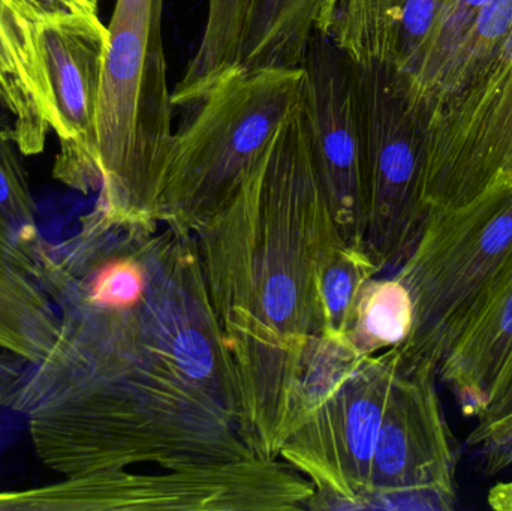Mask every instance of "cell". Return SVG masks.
Instances as JSON below:
<instances>
[{"label": "cell", "instance_id": "1", "mask_svg": "<svg viewBox=\"0 0 512 511\" xmlns=\"http://www.w3.org/2000/svg\"><path fill=\"white\" fill-rule=\"evenodd\" d=\"M59 314L50 353L29 366L11 411L59 476L212 464L239 450L233 362L194 239L180 234L143 300L110 303L39 282Z\"/></svg>", "mask_w": 512, "mask_h": 511}, {"label": "cell", "instance_id": "2", "mask_svg": "<svg viewBox=\"0 0 512 511\" xmlns=\"http://www.w3.org/2000/svg\"><path fill=\"white\" fill-rule=\"evenodd\" d=\"M194 236L249 443L261 458L277 459L298 426L304 372L327 338L319 270L345 242L328 207L301 104L224 209Z\"/></svg>", "mask_w": 512, "mask_h": 511}, {"label": "cell", "instance_id": "3", "mask_svg": "<svg viewBox=\"0 0 512 511\" xmlns=\"http://www.w3.org/2000/svg\"><path fill=\"white\" fill-rule=\"evenodd\" d=\"M102 0H0V105L21 155L59 140L53 179L98 194V111L110 33Z\"/></svg>", "mask_w": 512, "mask_h": 511}, {"label": "cell", "instance_id": "4", "mask_svg": "<svg viewBox=\"0 0 512 511\" xmlns=\"http://www.w3.org/2000/svg\"><path fill=\"white\" fill-rule=\"evenodd\" d=\"M315 32L345 54L366 150L364 251L379 273L396 272L426 225L427 126L412 107L387 0H325Z\"/></svg>", "mask_w": 512, "mask_h": 511}, {"label": "cell", "instance_id": "5", "mask_svg": "<svg viewBox=\"0 0 512 511\" xmlns=\"http://www.w3.org/2000/svg\"><path fill=\"white\" fill-rule=\"evenodd\" d=\"M162 11L164 0H116L108 23L95 209L114 221H155L174 135Z\"/></svg>", "mask_w": 512, "mask_h": 511}, {"label": "cell", "instance_id": "6", "mask_svg": "<svg viewBox=\"0 0 512 511\" xmlns=\"http://www.w3.org/2000/svg\"><path fill=\"white\" fill-rule=\"evenodd\" d=\"M303 68L239 69L174 132L155 219L194 236L239 189L277 129L300 107Z\"/></svg>", "mask_w": 512, "mask_h": 511}, {"label": "cell", "instance_id": "7", "mask_svg": "<svg viewBox=\"0 0 512 511\" xmlns=\"http://www.w3.org/2000/svg\"><path fill=\"white\" fill-rule=\"evenodd\" d=\"M512 270V189L430 213L420 240L394 275L408 287L414 326L396 348L400 366L438 372L469 321Z\"/></svg>", "mask_w": 512, "mask_h": 511}, {"label": "cell", "instance_id": "8", "mask_svg": "<svg viewBox=\"0 0 512 511\" xmlns=\"http://www.w3.org/2000/svg\"><path fill=\"white\" fill-rule=\"evenodd\" d=\"M399 366L396 348L366 357L282 444L280 458L315 488L307 509H363Z\"/></svg>", "mask_w": 512, "mask_h": 511}, {"label": "cell", "instance_id": "9", "mask_svg": "<svg viewBox=\"0 0 512 511\" xmlns=\"http://www.w3.org/2000/svg\"><path fill=\"white\" fill-rule=\"evenodd\" d=\"M511 144L512 50L430 119L423 171L429 215L498 194Z\"/></svg>", "mask_w": 512, "mask_h": 511}, {"label": "cell", "instance_id": "10", "mask_svg": "<svg viewBox=\"0 0 512 511\" xmlns=\"http://www.w3.org/2000/svg\"><path fill=\"white\" fill-rule=\"evenodd\" d=\"M430 366H399L363 509H456L457 453Z\"/></svg>", "mask_w": 512, "mask_h": 511}, {"label": "cell", "instance_id": "11", "mask_svg": "<svg viewBox=\"0 0 512 511\" xmlns=\"http://www.w3.org/2000/svg\"><path fill=\"white\" fill-rule=\"evenodd\" d=\"M301 68V107L331 216L343 240L364 249L366 150L348 60L331 39L315 32Z\"/></svg>", "mask_w": 512, "mask_h": 511}, {"label": "cell", "instance_id": "12", "mask_svg": "<svg viewBox=\"0 0 512 511\" xmlns=\"http://www.w3.org/2000/svg\"><path fill=\"white\" fill-rule=\"evenodd\" d=\"M512 363V270L460 333L438 368L466 417H477Z\"/></svg>", "mask_w": 512, "mask_h": 511}, {"label": "cell", "instance_id": "13", "mask_svg": "<svg viewBox=\"0 0 512 511\" xmlns=\"http://www.w3.org/2000/svg\"><path fill=\"white\" fill-rule=\"evenodd\" d=\"M256 0H209L206 26L171 92L174 107H194L219 81L242 69L243 48Z\"/></svg>", "mask_w": 512, "mask_h": 511}, {"label": "cell", "instance_id": "14", "mask_svg": "<svg viewBox=\"0 0 512 511\" xmlns=\"http://www.w3.org/2000/svg\"><path fill=\"white\" fill-rule=\"evenodd\" d=\"M59 333V314L41 285L0 258V351L38 365Z\"/></svg>", "mask_w": 512, "mask_h": 511}, {"label": "cell", "instance_id": "15", "mask_svg": "<svg viewBox=\"0 0 512 511\" xmlns=\"http://www.w3.org/2000/svg\"><path fill=\"white\" fill-rule=\"evenodd\" d=\"M325 0H256L242 69L301 68Z\"/></svg>", "mask_w": 512, "mask_h": 511}, {"label": "cell", "instance_id": "16", "mask_svg": "<svg viewBox=\"0 0 512 511\" xmlns=\"http://www.w3.org/2000/svg\"><path fill=\"white\" fill-rule=\"evenodd\" d=\"M20 155L11 132L0 125V258L35 279L48 240L39 230L38 209Z\"/></svg>", "mask_w": 512, "mask_h": 511}, {"label": "cell", "instance_id": "17", "mask_svg": "<svg viewBox=\"0 0 512 511\" xmlns=\"http://www.w3.org/2000/svg\"><path fill=\"white\" fill-rule=\"evenodd\" d=\"M414 326V303L396 275L370 279L361 293L349 330V342L363 356L399 348Z\"/></svg>", "mask_w": 512, "mask_h": 511}, {"label": "cell", "instance_id": "18", "mask_svg": "<svg viewBox=\"0 0 512 511\" xmlns=\"http://www.w3.org/2000/svg\"><path fill=\"white\" fill-rule=\"evenodd\" d=\"M487 2L489 0H444L442 3L423 56L406 80L412 107L424 120H429L448 65L459 50L478 11Z\"/></svg>", "mask_w": 512, "mask_h": 511}, {"label": "cell", "instance_id": "19", "mask_svg": "<svg viewBox=\"0 0 512 511\" xmlns=\"http://www.w3.org/2000/svg\"><path fill=\"white\" fill-rule=\"evenodd\" d=\"M378 267L364 249L339 243L325 258L318 275V299L325 335L349 342V330L361 293Z\"/></svg>", "mask_w": 512, "mask_h": 511}, {"label": "cell", "instance_id": "20", "mask_svg": "<svg viewBox=\"0 0 512 511\" xmlns=\"http://www.w3.org/2000/svg\"><path fill=\"white\" fill-rule=\"evenodd\" d=\"M477 419L468 446L486 453L492 471L502 470L512 461V363Z\"/></svg>", "mask_w": 512, "mask_h": 511}, {"label": "cell", "instance_id": "21", "mask_svg": "<svg viewBox=\"0 0 512 511\" xmlns=\"http://www.w3.org/2000/svg\"><path fill=\"white\" fill-rule=\"evenodd\" d=\"M396 29L397 54L403 77L417 68L444 0H387Z\"/></svg>", "mask_w": 512, "mask_h": 511}, {"label": "cell", "instance_id": "22", "mask_svg": "<svg viewBox=\"0 0 512 511\" xmlns=\"http://www.w3.org/2000/svg\"><path fill=\"white\" fill-rule=\"evenodd\" d=\"M29 366L24 360L0 351V414L11 410Z\"/></svg>", "mask_w": 512, "mask_h": 511}, {"label": "cell", "instance_id": "23", "mask_svg": "<svg viewBox=\"0 0 512 511\" xmlns=\"http://www.w3.org/2000/svg\"><path fill=\"white\" fill-rule=\"evenodd\" d=\"M489 506L496 511H512V479L498 483L487 495Z\"/></svg>", "mask_w": 512, "mask_h": 511}, {"label": "cell", "instance_id": "24", "mask_svg": "<svg viewBox=\"0 0 512 511\" xmlns=\"http://www.w3.org/2000/svg\"><path fill=\"white\" fill-rule=\"evenodd\" d=\"M512 189V144L505 161L504 173H502L501 188L499 192L511 191ZM498 192V194H499Z\"/></svg>", "mask_w": 512, "mask_h": 511}]
</instances>
